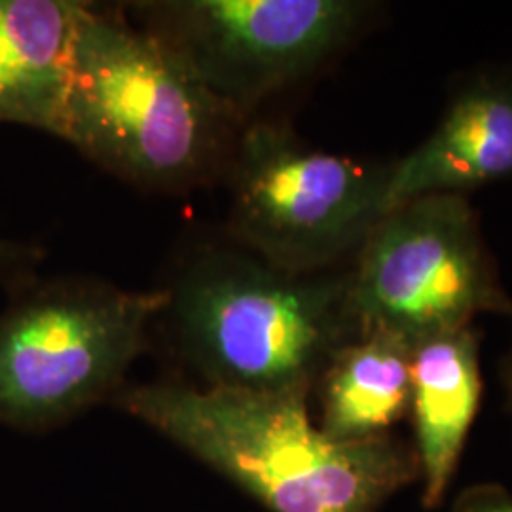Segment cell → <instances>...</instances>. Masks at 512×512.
I'll list each match as a JSON object with an SVG mask.
<instances>
[{
    "label": "cell",
    "mask_w": 512,
    "mask_h": 512,
    "mask_svg": "<svg viewBox=\"0 0 512 512\" xmlns=\"http://www.w3.org/2000/svg\"><path fill=\"white\" fill-rule=\"evenodd\" d=\"M308 391L137 385L118 404L272 512H378L418 484L412 444L342 442L311 420Z\"/></svg>",
    "instance_id": "6da1fadb"
},
{
    "label": "cell",
    "mask_w": 512,
    "mask_h": 512,
    "mask_svg": "<svg viewBox=\"0 0 512 512\" xmlns=\"http://www.w3.org/2000/svg\"><path fill=\"white\" fill-rule=\"evenodd\" d=\"M243 126L162 38L86 4L63 141L128 183L177 192L226 171Z\"/></svg>",
    "instance_id": "7a4b0ae2"
},
{
    "label": "cell",
    "mask_w": 512,
    "mask_h": 512,
    "mask_svg": "<svg viewBox=\"0 0 512 512\" xmlns=\"http://www.w3.org/2000/svg\"><path fill=\"white\" fill-rule=\"evenodd\" d=\"M167 291L184 353L211 387L311 393L357 338L349 272L291 274L243 249H205Z\"/></svg>",
    "instance_id": "3957f363"
},
{
    "label": "cell",
    "mask_w": 512,
    "mask_h": 512,
    "mask_svg": "<svg viewBox=\"0 0 512 512\" xmlns=\"http://www.w3.org/2000/svg\"><path fill=\"white\" fill-rule=\"evenodd\" d=\"M169 291L67 279L38 285L0 315V423L46 429L114 393L147 348Z\"/></svg>",
    "instance_id": "277c9868"
},
{
    "label": "cell",
    "mask_w": 512,
    "mask_h": 512,
    "mask_svg": "<svg viewBox=\"0 0 512 512\" xmlns=\"http://www.w3.org/2000/svg\"><path fill=\"white\" fill-rule=\"evenodd\" d=\"M389 165L323 152L281 124L249 120L226 169L230 234L279 270L327 272L384 217Z\"/></svg>",
    "instance_id": "5b68a950"
},
{
    "label": "cell",
    "mask_w": 512,
    "mask_h": 512,
    "mask_svg": "<svg viewBox=\"0 0 512 512\" xmlns=\"http://www.w3.org/2000/svg\"><path fill=\"white\" fill-rule=\"evenodd\" d=\"M349 315L359 334L391 330L412 344L512 313L467 196L437 194L385 213L349 270Z\"/></svg>",
    "instance_id": "8992f818"
},
{
    "label": "cell",
    "mask_w": 512,
    "mask_h": 512,
    "mask_svg": "<svg viewBox=\"0 0 512 512\" xmlns=\"http://www.w3.org/2000/svg\"><path fill=\"white\" fill-rule=\"evenodd\" d=\"M359 0H162L129 14L247 124L270 95L325 65L372 12Z\"/></svg>",
    "instance_id": "52a82bcc"
},
{
    "label": "cell",
    "mask_w": 512,
    "mask_h": 512,
    "mask_svg": "<svg viewBox=\"0 0 512 512\" xmlns=\"http://www.w3.org/2000/svg\"><path fill=\"white\" fill-rule=\"evenodd\" d=\"M512 177V74L488 73L465 84L433 133L389 165L385 213L404 203Z\"/></svg>",
    "instance_id": "ba28073f"
},
{
    "label": "cell",
    "mask_w": 512,
    "mask_h": 512,
    "mask_svg": "<svg viewBox=\"0 0 512 512\" xmlns=\"http://www.w3.org/2000/svg\"><path fill=\"white\" fill-rule=\"evenodd\" d=\"M480 397L482 376L473 325L414 342L408 414L425 511L440 509L448 497Z\"/></svg>",
    "instance_id": "9c48e42d"
},
{
    "label": "cell",
    "mask_w": 512,
    "mask_h": 512,
    "mask_svg": "<svg viewBox=\"0 0 512 512\" xmlns=\"http://www.w3.org/2000/svg\"><path fill=\"white\" fill-rule=\"evenodd\" d=\"M82 0H0V122L63 139Z\"/></svg>",
    "instance_id": "30bf717a"
},
{
    "label": "cell",
    "mask_w": 512,
    "mask_h": 512,
    "mask_svg": "<svg viewBox=\"0 0 512 512\" xmlns=\"http://www.w3.org/2000/svg\"><path fill=\"white\" fill-rule=\"evenodd\" d=\"M412 342L370 330L336 349L315 387L319 429L342 442L389 437L410 408Z\"/></svg>",
    "instance_id": "8fae6325"
},
{
    "label": "cell",
    "mask_w": 512,
    "mask_h": 512,
    "mask_svg": "<svg viewBox=\"0 0 512 512\" xmlns=\"http://www.w3.org/2000/svg\"><path fill=\"white\" fill-rule=\"evenodd\" d=\"M452 512H512V492L494 482L473 484L456 497Z\"/></svg>",
    "instance_id": "7c38bea8"
},
{
    "label": "cell",
    "mask_w": 512,
    "mask_h": 512,
    "mask_svg": "<svg viewBox=\"0 0 512 512\" xmlns=\"http://www.w3.org/2000/svg\"><path fill=\"white\" fill-rule=\"evenodd\" d=\"M37 258L38 251L35 247L0 239V281H8L25 274L37 262Z\"/></svg>",
    "instance_id": "4fadbf2b"
},
{
    "label": "cell",
    "mask_w": 512,
    "mask_h": 512,
    "mask_svg": "<svg viewBox=\"0 0 512 512\" xmlns=\"http://www.w3.org/2000/svg\"><path fill=\"white\" fill-rule=\"evenodd\" d=\"M505 387H507V401L512 410V346L505 361Z\"/></svg>",
    "instance_id": "5bb4252c"
}]
</instances>
